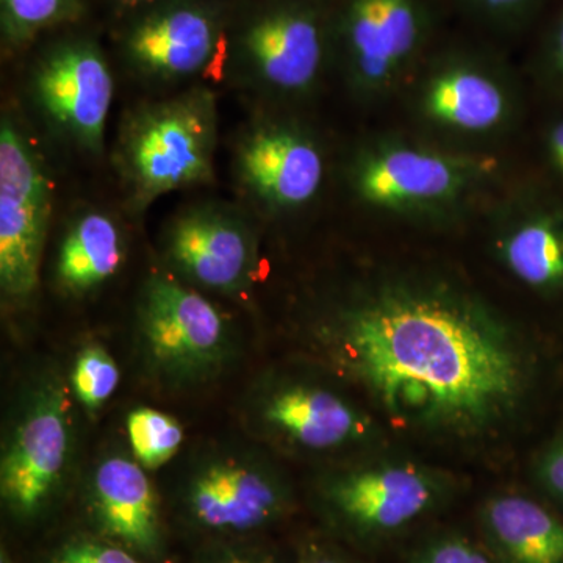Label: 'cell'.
Instances as JSON below:
<instances>
[{"label": "cell", "mask_w": 563, "mask_h": 563, "mask_svg": "<svg viewBox=\"0 0 563 563\" xmlns=\"http://www.w3.org/2000/svg\"><path fill=\"white\" fill-rule=\"evenodd\" d=\"M51 563H140L121 548L111 544L79 542L69 544Z\"/></svg>", "instance_id": "4316f807"}, {"label": "cell", "mask_w": 563, "mask_h": 563, "mask_svg": "<svg viewBox=\"0 0 563 563\" xmlns=\"http://www.w3.org/2000/svg\"><path fill=\"white\" fill-rule=\"evenodd\" d=\"M69 422L60 393H41L16 431L2 459V496L10 509L32 515L51 498L69 455Z\"/></svg>", "instance_id": "7c38bea8"}, {"label": "cell", "mask_w": 563, "mask_h": 563, "mask_svg": "<svg viewBox=\"0 0 563 563\" xmlns=\"http://www.w3.org/2000/svg\"><path fill=\"white\" fill-rule=\"evenodd\" d=\"M335 49V11L322 0H274L243 33L242 51L254 76L280 95L312 90Z\"/></svg>", "instance_id": "52a82bcc"}, {"label": "cell", "mask_w": 563, "mask_h": 563, "mask_svg": "<svg viewBox=\"0 0 563 563\" xmlns=\"http://www.w3.org/2000/svg\"><path fill=\"white\" fill-rule=\"evenodd\" d=\"M113 77L98 47L62 44L36 68L33 91L47 118L84 150L99 154L113 101Z\"/></svg>", "instance_id": "30bf717a"}, {"label": "cell", "mask_w": 563, "mask_h": 563, "mask_svg": "<svg viewBox=\"0 0 563 563\" xmlns=\"http://www.w3.org/2000/svg\"><path fill=\"white\" fill-rule=\"evenodd\" d=\"M217 103L191 90L133 113L122 129V172L141 206L165 192L213 179Z\"/></svg>", "instance_id": "3957f363"}, {"label": "cell", "mask_w": 563, "mask_h": 563, "mask_svg": "<svg viewBox=\"0 0 563 563\" xmlns=\"http://www.w3.org/2000/svg\"><path fill=\"white\" fill-rule=\"evenodd\" d=\"M169 258L185 276L210 290H239L250 277L254 246L247 229L224 211L192 209L173 221Z\"/></svg>", "instance_id": "2e32d148"}, {"label": "cell", "mask_w": 563, "mask_h": 563, "mask_svg": "<svg viewBox=\"0 0 563 563\" xmlns=\"http://www.w3.org/2000/svg\"><path fill=\"white\" fill-rule=\"evenodd\" d=\"M99 520L125 547L152 554L161 542L157 499L140 465L114 455L98 466L92 483Z\"/></svg>", "instance_id": "ac0fdd59"}, {"label": "cell", "mask_w": 563, "mask_h": 563, "mask_svg": "<svg viewBox=\"0 0 563 563\" xmlns=\"http://www.w3.org/2000/svg\"><path fill=\"white\" fill-rule=\"evenodd\" d=\"M344 379L404 432L472 442L521 413L533 358L509 318L453 276L384 269L322 331Z\"/></svg>", "instance_id": "6da1fadb"}, {"label": "cell", "mask_w": 563, "mask_h": 563, "mask_svg": "<svg viewBox=\"0 0 563 563\" xmlns=\"http://www.w3.org/2000/svg\"><path fill=\"white\" fill-rule=\"evenodd\" d=\"M483 27L498 33H517L531 24L547 0H453Z\"/></svg>", "instance_id": "cb8c5ba5"}, {"label": "cell", "mask_w": 563, "mask_h": 563, "mask_svg": "<svg viewBox=\"0 0 563 563\" xmlns=\"http://www.w3.org/2000/svg\"><path fill=\"white\" fill-rule=\"evenodd\" d=\"M483 526L501 563H563V520L529 496H493Z\"/></svg>", "instance_id": "d6986e66"}, {"label": "cell", "mask_w": 563, "mask_h": 563, "mask_svg": "<svg viewBox=\"0 0 563 563\" xmlns=\"http://www.w3.org/2000/svg\"><path fill=\"white\" fill-rule=\"evenodd\" d=\"M240 176L261 201L273 209H299L317 198L324 181L325 161L309 133L288 124L255 129L239 151Z\"/></svg>", "instance_id": "5bb4252c"}, {"label": "cell", "mask_w": 563, "mask_h": 563, "mask_svg": "<svg viewBox=\"0 0 563 563\" xmlns=\"http://www.w3.org/2000/svg\"><path fill=\"white\" fill-rule=\"evenodd\" d=\"M120 384V369L101 346L81 351L73 372V388L88 409H99Z\"/></svg>", "instance_id": "603a6c76"}, {"label": "cell", "mask_w": 563, "mask_h": 563, "mask_svg": "<svg viewBox=\"0 0 563 563\" xmlns=\"http://www.w3.org/2000/svg\"><path fill=\"white\" fill-rule=\"evenodd\" d=\"M133 454L147 468H157L174 457L184 442L179 422L154 409L133 410L128 420Z\"/></svg>", "instance_id": "44dd1931"}, {"label": "cell", "mask_w": 563, "mask_h": 563, "mask_svg": "<svg viewBox=\"0 0 563 563\" xmlns=\"http://www.w3.org/2000/svg\"><path fill=\"white\" fill-rule=\"evenodd\" d=\"M231 563H243V562H231Z\"/></svg>", "instance_id": "4dcf8cb0"}, {"label": "cell", "mask_w": 563, "mask_h": 563, "mask_svg": "<svg viewBox=\"0 0 563 563\" xmlns=\"http://www.w3.org/2000/svg\"><path fill=\"white\" fill-rule=\"evenodd\" d=\"M493 250L515 280L543 296H563V203L518 196L496 217Z\"/></svg>", "instance_id": "9a60e30c"}, {"label": "cell", "mask_w": 563, "mask_h": 563, "mask_svg": "<svg viewBox=\"0 0 563 563\" xmlns=\"http://www.w3.org/2000/svg\"><path fill=\"white\" fill-rule=\"evenodd\" d=\"M446 490V477L431 466L383 459L336 474L325 487V499L355 531L385 537L432 512Z\"/></svg>", "instance_id": "9c48e42d"}, {"label": "cell", "mask_w": 563, "mask_h": 563, "mask_svg": "<svg viewBox=\"0 0 563 563\" xmlns=\"http://www.w3.org/2000/svg\"><path fill=\"white\" fill-rule=\"evenodd\" d=\"M76 11V0H2L3 32L7 38L21 44L44 29L69 20Z\"/></svg>", "instance_id": "7402d4cb"}, {"label": "cell", "mask_w": 563, "mask_h": 563, "mask_svg": "<svg viewBox=\"0 0 563 563\" xmlns=\"http://www.w3.org/2000/svg\"><path fill=\"white\" fill-rule=\"evenodd\" d=\"M51 217V187L38 158L10 121L0 129V285L27 298L38 285Z\"/></svg>", "instance_id": "ba28073f"}, {"label": "cell", "mask_w": 563, "mask_h": 563, "mask_svg": "<svg viewBox=\"0 0 563 563\" xmlns=\"http://www.w3.org/2000/svg\"><path fill=\"white\" fill-rule=\"evenodd\" d=\"M220 27L209 11L177 5L155 11L132 29L125 49L133 65L157 79H185L210 65Z\"/></svg>", "instance_id": "e0dca14e"}, {"label": "cell", "mask_w": 563, "mask_h": 563, "mask_svg": "<svg viewBox=\"0 0 563 563\" xmlns=\"http://www.w3.org/2000/svg\"><path fill=\"white\" fill-rule=\"evenodd\" d=\"M498 176L499 163L490 155L387 135L358 152L351 184L369 209L443 221L472 209Z\"/></svg>", "instance_id": "7a4b0ae2"}, {"label": "cell", "mask_w": 563, "mask_h": 563, "mask_svg": "<svg viewBox=\"0 0 563 563\" xmlns=\"http://www.w3.org/2000/svg\"><path fill=\"white\" fill-rule=\"evenodd\" d=\"M187 503L192 517L206 528L251 531L279 517L287 504V488L265 463L221 457L196 472Z\"/></svg>", "instance_id": "4fadbf2b"}, {"label": "cell", "mask_w": 563, "mask_h": 563, "mask_svg": "<svg viewBox=\"0 0 563 563\" xmlns=\"http://www.w3.org/2000/svg\"><path fill=\"white\" fill-rule=\"evenodd\" d=\"M435 24L431 0H342L335 49L354 91L379 99L409 81L431 54Z\"/></svg>", "instance_id": "5b68a950"}, {"label": "cell", "mask_w": 563, "mask_h": 563, "mask_svg": "<svg viewBox=\"0 0 563 563\" xmlns=\"http://www.w3.org/2000/svg\"><path fill=\"white\" fill-rule=\"evenodd\" d=\"M257 420L273 439L309 453H331L372 439L368 413L342 393L307 380H287L257 402Z\"/></svg>", "instance_id": "8fae6325"}, {"label": "cell", "mask_w": 563, "mask_h": 563, "mask_svg": "<svg viewBox=\"0 0 563 563\" xmlns=\"http://www.w3.org/2000/svg\"><path fill=\"white\" fill-rule=\"evenodd\" d=\"M412 110L448 139L481 141L509 131L520 98L509 70L488 52L450 46L431 52L415 73Z\"/></svg>", "instance_id": "277c9868"}, {"label": "cell", "mask_w": 563, "mask_h": 563, "mask_svg": "<svg viewBox=\"0 0 563 563\" xmlns=\"http://www.w3.org/2000/svg\"><path fill=\"white\" fill-rule=\"evenodd\" d=\"M542 63L554 84L563 87V7L544 36Z\"/></svg>", "instance_id": "83f0119b"}, {"label": "cell", "mask_w": 563, "mask_h": 563, "mask_svg": "<svg viewBox=\"0 0 563 563\" xmlns=\"http://www.w3.org/2000/svg\"><path fill=\"white\" fill-rule=\"evenodd\" d=\"M536 476L544 492L563 506V432L537 459Z\"/></svg>", "instance_id": "484cf974"}, {"label": "cell", "mask_w": 563, "mask_h": 563, "mask_svg": "<svg viewBox=\"0 0 563 563\" xmlns=\"http://www.w3.org/2000/svg\"><path fill=\"white\" fill-rule=\"evenodd\" d=\"M122 235L117 222L101 211L81 214L70 225L58 254V279L70 291H88L118 272Z\"/></svg>", "instance_id": "ffe728a7"}, {"label": "cell", "mask_w": 563, "mask_h": 563, "mask_svg": "<svg viewBox=\"0 0 563 563\" xmlns=\"http://www.w3.org/2000/svg\"><path fill=\"white\" fill-rule=\"evenodd\" d=\"M547 152L554 168L563 177V120L555 121L548 131Z\"/></svg>", "instance_id": "f1b7e54d"}, {"label": "cell", "mask_w": 563, "mask_h": 563, "mask_svg": "<svg viewBox=\"0 0 563 563\" xmlns=\"http://www.w3.org/2000/svg\"><path fill=\"white\" fill-rule=\"evenodd\" d=\"M306 563H340L336 562L335 559L328 558V555H313V558H310L309 561Z\"/></svg>", "instance_id": "f546056e"}, {"label": "cell", "mask_w": 563, "mask_h": 563, "mask_svg": "<svg viewBox=\"0 0 563 563\" xmlns=\"http://www.w3.org/2000/svg\"><path fill=\"white\" fill-rule=\"evenodd\" d=\"M413 563H493L476 544L461 537H443L426 544Z\"/></svg>", "instance_id": "d4e9b609"}, {"label": "cell", "mask_w": 563, "mask_h": 563, "mask_svg": "<svg viewBox=\"0 0 563 563\" xmlns=\"http://www.w3.org/2000/svg\"><path fill=\"white\" fill-rule=\"evenodd\" d=\"M140 329L152 368L172 383L206 380L220 372L231 352L220 310L172 277L154 276L147 282Z\"/></svg>", "instance_id": "8992f818"}]
</instances>
